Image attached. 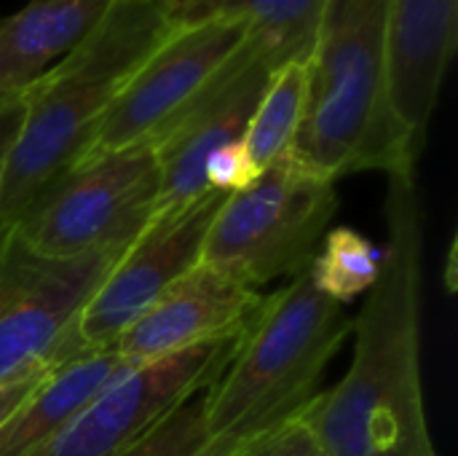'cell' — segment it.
<instances>
[{
	"label": "cell",
	"instance_id": "cell-16",
	"mask_svg": "<svg viewBox=\"0 0 458 456\" xmlns=\"http://www.w3.org/2000/svg\"><path fill=\"white\" fill-rule=\"evenodd\" d=\"M306 99H309L306 59H295L276 67L242 140L258 175L271 164L282 161L284 156H290L298 129L303 124Z\"/></svg>",
	"mask_w": 458,
	"mask_h": 456
},
{
	"label": "cell",
	"instance_id": "cell-21",
	"mask_svg": "<svg viewBox=\"0 0 458 456\" xmlns=\"http://www.w3.org/2000/svg\"><path fill=\"white\" fill-rule=\"evenodd\" d=\"M255 177H258V172H255L242 140L223 145L204 164V183L209 191L236 194V191L247 188Z\"/></svg>",
	"mask_w": 458,
	"mask_h": 456
},
{
	"label": "cell",
	"instance_id": "cell-4",
	"mask_svg": "<svg viewBox=\"0 0 458 456\" xmlns=\"http://www.w3.org/2000/svg\"><path fill=\"white\" fill-rule=\"evenodd\" d=\"M352 317L322 296L309 269L266 296L247 325L239 352L204 390L207 438L201 456H228L255 435L293 419L352 333Z\"/></svg>",
	"mask_w": 458,
	"mask_h": 456
},
{
	"label": "cell",
	"instance_id": "cell-23",
	"mask_svg": "<svg viewBox=\"0 0 458 456\" xmlns=\"http://www.w3.org/2000/svg\"><path fill=\"white\" fill-rule=\"evenodd\" d=\"M48 374H51V368H43V371H32V374L16 376V379L0 384V427L8 422V417L24 403V398H27Z\"/></svg>",
	"mask_w": 458,
	"mask_h": 456
},
{
	"label": "cell",
	"instance_id": "cell-10",
	"mask_svg": "<svg viewBox=\"0 0 458 456\" xmlns=\"http://www.w3.org/2000/svg\"><path fill=\"white\" fill-rule=\"evenodd\" d=\"M228 194L207 191L182 210L156 215L102 280L70 331V355L110 349L180 277L201 263L207 231Z\"/></svg>",
	"mask_w": 458,
	"mask_h": 456
},
{
	"label": "cell",
	"instance_id": "cell-6",
	"mask_svg": "<svg viewBox=\"0 0 458 456\" xmlns=\"http://www.w3.org/2000/svg\"><path fill=\"white\" fill-rule=\"evenodd\" d=\"M156 196L153 145L126 148L78 161L54 177L8 237L43 258H75L107 242L137 237L153 218Z\"/></svg>",
	"mask_w": 458,
	"mask_h": 456
},
{
	"label": "cell",
	"instance_id": "cell-17",
	"mask_svg": "<svg viewBox=\"0 0 458 456\" xmlns=\"http://www.w3.org/2000/svg\"><path fill=\"white\" fill-rule=\"evenodd\" d=\"M327 0H207V16L242 19L279 62L309 59Z\"/></svg>",
	"mask_w": 458,
	"mask_h": 456
},
{
	"label": "cell",
	"instance_id": "cell-12",
	"mask_svg": "<svg viewBox=\"0 0 458 456\" xmlns=\"http://www.w3.org/2000/svg\"><path fill=\"white\" fill-rule=\"evenodd\" d=\"M266 296L204 263L156 298L113 344L129 368L156 363L196 344L242 333Z\"/></svg>",
	"mask_w": 458,
	"mask_h": 456
},
{
	"label": "cell",
	"instance_id": "cell-14",
	"mask_svg": "<svg viewBox=\"0 0 458 456\" xmlns=\"http://www.w3.org/2000/svg\"><path fill=\"white\" fill-rule=\"evenodd\" d=\"M113 0H32L0 19V99L24 94L64 59Z\"/></svg>",
	"mask_w": 458,
	"mask_h": 456
},
{
	"label": "cell",
	"instance_id": "cell-2",
	"mask_svg": "<svg viewBox=\"0 0 458 456\" xmlns=\"http://www.w3.org/2000/svg\"><path fill=\"white\" fill-rule=\"evenodd\" d=\"M392 0H327L306 59L309 99L290 156L335 183L378 169L416 175L419 151L389 99Z\"/></svg>",
	"mask_w": 458,
	"mask_h": 456
},
{
	"label": "cell",
	"instance_id": "cell-11",
	"mask_svg": "<svg viewBox=\"0 0 458 456\" xmlns=\"http://www.w3.org/2000/svg\"><path fill=\"white\" fill-rule=\"evenodd\" d=\"M276 67H282L279 56L250 35L220 81L153 145L158 164L153 218L182 210L209 191L204 183L207 159L223 145L244 140Z\"/></svg>",
	"mask_w": 458,
	"mask_h": 456
},
{
	"label": "cell",
	"instance_id": "cell-19",
	"mask_svg": "<svg viewBox=\"0 0 458 456\" xmlns=\"http://www.w3.org/2000/svg\"><path fill=\"white\" fill-rule=\"evenodd\" d=\"M204 409H207V400L201 390L191 400H185L180 409H174L145 438H140L134 446H129L118 456H201L204 438H207Z\"/></svg>",
	"mask_w": 458,
	"mask_h": 456
},
{
	"label": "cell",
	"instance_id": "cell-20",
	"mask_svg": "<svg viewBox=\"0 0 458 456\" xmlns=\"http://www.w3.org/2000/svg\"><path fill=\"white\" fill-rule=\"evenodd\" d=\"M228 456H330L317 430L295 414L293 419L255 435Z\"/></svg>",
	"mask_w": 458,
	"mask_h": 456
},
{
	"label": "cell",
	"instance_id": "cell-8",
	"mask_svg": "<svg viewBox=\"0 0 458 456\" xmlns=\"http://www.w3.org/2000/svg\"><path fill=\"white\" fill-rule=\"evenodd\" d=\"M131 239H115L75 258H43L13 237L0 247V384L59 368L70 331Z\"/></svg>",
	"mask_w": 458,
	"mask_h": 456
},
{
	"label": "cell",
	"instance_id": "cell-22",
	"mask_svg": "<svg viewBox=\"0 0 458 456\" xmlns=\"http://www.w3.org/2000/svg\"><path fill=\"white\" fill-rule=\"evenodd\" d=\"M24 108H27L24 94L0 99V185H3V175H5L8 156L13 151V142H16L19 129H21V121H24Z\"/></svg>",
	"mask_w": 458,
	"mask_h": 456
},
{
	"label": "cell",
	"instance_id": "cell-24",
	"mask_svg": "<svg viewBox=\"0 0 458 456\" xmlns=\"http://www.w3.org/2000/svg\"><path fill=\"white\" fill-rule=\"evenodd\" d=\"M158 5L172 16L174 24H188L207 16V0H158Z\"/></svg>",
	"mask_w": 458,
	"mask_h": 456
},
{
	"label": "cell",
	"instance_id": "cell-7",
	"mask_svg": "<svg viewBox=\"0 0 458 456\" xmlns=\"http://www.w3.org/2000/svg\"><path fill=\"white\" fill-rule=\"evenodd\" d=\"M247 38V22L231 16L177 24L121 86L78 161L156 145L220 81Z\"/></svg>",
	"mask_w": 458,
	"mask_h": 456
},
{
	"label": "cell",
	"instance_id": "cell-18",
	"mask_svg": "<svg viewBox=\"0 0 458 456\" xmlns=\"http://www.w3.org/2000/svg\"><path fill=\"white\" fill-rule=\"evenodd\" d=\"M381 271V250L357 228H330L309 266L314 288L335 304H352L368 293Z\"/></svg>",
	"mask_w": 458,
	"mask_h": 456
},
{
	"label": "cell",
	"instance_id": "cell-9",
	"mask_svg": "<svg viewBox=\"0 0 458 456\" xmlns=\"http://www.w3.org/2000/svg\"><path fill=\"white\" fill-rule=\"evenodd\" d=\"M244 331L121 374L30 456H118L126 452L174 409L217 382L239 352Z\"/></svg>",
	"mask_w": 458,
	"mask_h": 456
},
{
	"label": "cell",
	"instance_id": "cell-1",
	"mask_svg": "<svg viewBox=\"0 0 458 456\" xmlns=\"http://www.w3.org/2000/svg\"><path fill=\"white\" fill-rule=\"evenodd\" d=\"M421 250L416 175H392L386 247L378 280L352 323V368L301 411L330 456H437L421 387Z\"/></svg>",
	"mask_w": 458,
	"mask_h": 456
},
{
	"label": "cell",
	"instance_id": "cell-15",
	"mask_svg": "<svg viewBox=\"0 0 458 456\" xmlns=\"http://www.w3.org/2000/svg\"><path fill=\"white\" fill-rule=\"evenodd\" d=\"M131 371L110 349L89 352L54 368L0 427V456H30L51 441L99 390Z\"/></svg>",
	"mask_w": 458,
	"mask_h": 456
},
{
	"label": "cell",
	"instance_id": "cell-13",
	"mask_svg": "<svg viewBox=\"0 0 458 456\" xmlns=\"http://www.w3.org/2000/svg\"><path fill=\"white\" fill-rule=\"evenodd\" d=\"M456 46L458 0H392L389 99L419 153Z\"/></svg>",
	"mask_w": 458,
	"mask_h": 456
},
{
	"label": "cell",
	"instance_id": "cell-5",
	"mask_svg": "<svg viewBox=\"0 0 458 456\" xmlns=\"http://www.w3.org/2000/svg\"><path fill=\"white\" fill-rule=\"evenodd\" d=\"M335 210V183L284 156L223 199L201 263L255 290L279 277H298L311 266Z\"/></svg>",
	"mask_w": 458,
	"mask_h": 456
},
{
	"label": "cell",
	"instance_id": "cell-3",
	"mask_svg": "<svg viewBox=\"0 0 458 456\" xmlns=\"http://www.w3.org/2000/svg\"><path fill=\"white\" fill-rule=\"evenodd\" d=\"M174 27L158 0H113L97 27L24 91V121L0 185V247L32 199L81 159L121 86Z\"/></svg>",
	"mask_w": 458,
	"mask_h": 456
}]
</instances>
